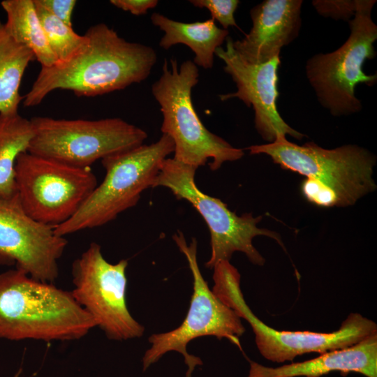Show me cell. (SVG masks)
Returning <instances> with one entry per match:
<instances>
[{
	"label": "cell",
	"mask_w": 377,
	"mask_h": 377,
	"mask_svg": "<svg viewBox=\"0 0 377 377\" xmlns=\"http://www.w3.org/2000/svg\"><path fill=\"white\" fill-rule=\"evenodd\" d=\"M110 3L134 15H142L146 14L149 9L155 8L158 1L157 0H110Z\"/></svg>",
	"instance_id": "obj_25"
},
{
	"label": "cell",
	"mask_w": 377,
	"mask_h": 377,
	"mask_svg": "<svg viewBox=\"0 0 377 377\" xmlns=\"http://www.w3.org/2000/svg\"><path fill=\"white\" fill-rule=\"evenodd\" d=\"M311 3L323 17L348 22L355 13L358 0H314Z\"/></svg>",
	"instance_id": "obj_23"
},
{
	"label": "cell",
	"mask_w": 377,
	"mask_h": 377,
	"mask_svg": "<svg viewBox=\"0 0 377 377\" xmlns=\"http://www.w3.org/2000/svg\"><path fill=\"white\" fill-rule=\"evenodd\" d=\"M226 49L218 47L215 55L223 61V70L232 77L237 91L221 94L220 99L227 101L237 98L248 107H252L255 127L268 143L286 135L301 140L304 135L290 127L277 110L279 55L265 63L251 64L235 50L233 40L230 36L226 38Z\"/></svg>",
	"instance_id": "obj_14"
},
{
	"label": "cell",
	"mask_w": 377,
	"mask_h": 377,
	"mask_svg": "<svg viewBox=\"0 0 377 377\" xmlns=\"http://www.w3.org/2000/svg\"><path fill=\"white\" fill-rule=\"evenodd\" d=\"M246 149L251 154H266L281 168L327 187L337 195L339 207L353 205L376 188L372 177L376 156L356 145L329 149L313 142L299 145L281 136L272 143Z\"/></svg>",
	"instance_id": "obj_7"
},
{
	"label": "cell",
	"mask_w": 377,
	"mask_h": 377,
	"mask_svg": "<svg viewBox=\"0 0 377 377\" xmlns=\"http://www.w3.org/2000/svg\"><path fill=\"white\" fill-rule=\"evenodd\" d=\"M197 169L173 158H165L151 188H168L179 200L188 201L202 216L210 233V258L205 264L209 269L221 261H230L236 251L244 253L251 263L262 266L265 258L254 247L253 239L264 235L276 240L285 249L280 235L265 228H259L262 216L251 213L238 216L220 199L202 192L195 182Z\"/></svg>",
	"instance_id": "obj_8"
},
{
	"label": "cell",
	"mask_w": 377,
	"mask_h": 377,
	"mask_svg": "<svg viewBox=\"0 0 377 377\" xmlns=\"http://www.w3.org/2000/svg\"><path fill=\"white\" fill-rule=\"evenodd\" d=\"M195 7L207 9L212 19L217 21L223 29L229 27H238L235 19V13L239 4L238 0H190Z\"/></svg>",
	"instance_id": "obj_22"
},
{
	"label": "cell",
	"mask_w": 377,
	"mask_h": 377,
	"mask_svg": "<svg viewBox=\"0 0 377 377\" xmlns=\"http://www.w3.org/2000/svg\"><path fill=\"white\" fill-rule=\"evenodd\" d=\"M53 15L72 27V13L76 5L75 0H37Z\"/></svg>",
	"instance_id": "obj_24"
},
{
	"label": "cell",
	"mask_w": 377,
	"mask_h": 377,
	"mask_svg": "<svg viewBox=\"0 0 377 377\" xmlns=\"http://www.w3.org/2000/svg\"><path fill=\"white\" fill-rule=\"evenodd\" d=\"M333 371L377 377V332L358 343L304 362L268 367L250 361L248 377H321Z\"/></svg>",
	"instance_id": "obj_16"
},
{
	"label": "cell",
	"mask_w": 377,
	"mask_h": 377,
	"mask_svg": "<svg viewBox=\"0 0 377 377\" xmlns=\"http://www.w3.org/2000/svg\"><path fill=\"white\" fill-rule=\"evenodd\" d=\"M174 149L172 138L162 134L156 142L142 144L103 158L104 179L70 219L54 228L55 233L65 237L102 226L136 205L142 193L151 188L163 161Z\"/></svg>",
	"instance_id": "obj_4"
},
{
	"label": "cell",
	"mask_w": 377,
	"mask_h": 377,
	"mask_svg": "<svg viewBox=\"0 0 377 377\" xmlns=\"http://www.w3.org/2000/svg\"><path fill=\"white\" fill-rule=\"evenodd\" d=\"M1 6L6 14L8 33L27 47L41 67H50L58 60L50 47L36 10L34 0H4Z\"/></svg>",
	"instance_id": "obj_19"
},
{
	"label": "cell",
	"mask_w": 377,
	"mask_h": 377,
	"mask_svg": "<svg viewBox=\"0 0 377 377\" xmlns=\"http://www.w3.org/2000/svg\"><path fill=\"white\" fill-rule=\"evenodd\" d=\"M15 182L24 212L54 228L70 219L98 185L91 167H74L28 151L17 158Z\"/></svg>",
	"instance_id": "obj_11"
},
{
	"label": "cell",
	"mask_w": 377,
	"mask_h": 377,
	"mask_svg": "<svg viewBox=\"0 0 377 377\" xmlns=\"http://www.w3.org/2000/svg\"><path fill=\"white\" fill-rule=\"evenodd\" d=\"M28 152L69 165L88 168L96 161L143 144L147 133L120 118L96 120L35 117Z\"/></svg>",
	"instance_id": "obj_10"
},
{
	"label": "cell",
	"mask_w": 377,
	"mask_h": 377,
	"mask_svg": "<svg viewBox=\"0 0 377 377\" xmlns=\"http://www.w3.org/2000/svg\"><path fill=\"white\" fill-rule=\"evenodd\" d=\"M67 244L53 227L31 219L17 194L0 199V265H14L35 279L54 283Z\"/></svg>",
	"instance_id": "obj_13"
},
{
	"label": "cell",
	"mask_w": 377,
	"mask_h": 377,
	"mask_svg": "<svg viewBox=\"0 0 377 377\" xmlns=\"http://www.w3.org/2000/svg\"><path fill=\"white\" fill-rule=\"evenodd\" d=\"M34 3L47 43L58 61L68 60L86 45L88 38L85 34H77L72 27L53 15L37 0H34Z\"/></svg>",
	"instance_id": "obj_21"
},
{
	"label": "cell",
	"mask_w": 377,
	"mask_h": 377,
	"mask_svg": "<svg viewBox=\"0 0 377 377\" xmlns=\"http://www.w3.org/2000/svg\"><path fill=\"white\" fill-rule=\"evenodd\" d=\"M84 34L86 45L71 59L41 67L24 96V106L39 105L57 89L87 97L124 89L146 80L156 63L154 48L126 40L104 23L92 25Z\"/></svg>",
	"instance_id": "obj_1"
},
{
	"label": "cell",
	"mask_w": 377,
	"mask_h": 377,
	"mask_svg": "<svg viewBox=\"0 0 377 377\" xmlns=\"http://www.w3.org/2000/svg\"><path fill=\"white\" fill-rule=\"evenodd\" d=\"M179 251L185 256L193 276V294L186 316L182 324L170 331L153 334L151 344L142 357V369L146 371L170 351L179 353L187 366L185 377H191L197 366L202 365L198 357L188 353L186 347L192 340L205 336L223 338L241 348L239 337L245 332L241 318L223 303L209 289L203 278L197 260V240L187 244L182 232L172 236Z\"/></svg>",
	"instance_id": "obj_9"
},
{
	"label": "cell",
	"mask_w": 377,
	"mask_h": 377,
	"mask_svg": "<svg viewBox=\"0 0 377 377\" xmlns=\"http://www.w3.org/2000/svg\"><path fill=\"white\" fill-rule=\"evenodd\" d=\"M375 0H358L353 17L348 21L350 35L334 52L318 53L306 64V75L320 105L335 117L357 113L361 101L355 95L358 84L374 86L377 75L363 71L366 60L376 55L374 43L377 26L371 18Z\"/></svg>",
	"instance_id": "obj_6"
},
{
	"label": "cell",
	"mask_w": 377,
	"mask_h": 377,
	"mask_svg": "<svg viewBox=\"0 0 377 377\" xmlns=\"http://www.w3.org/2000/svg\"><path fill=\"white\" fill-rule=\"evenodd\" d=\"M162 74L151 86V93L163 114L162 134L174 142L173 158L198 169L208 163L212 171L228 161L242 158L243 149L232 147L209 131L201 121L191 98L193 88L198 83V66L191 60L178 68L175 58L166 59Z\"/></svg>",
	"instance_id": "obj_3"
},
{
	"label": "cell",
	"mask_w": 377,
	"mask_h": 377,
	"mask_svg": "<svg viewBox=\"0 0 377 377\" xmlns=\"http://www.w3.org/2000/svg\"><path fill=\"white\" fill-rule=\"evenodd\" d=\"M33 135L30 119L19 112L0 114V199L17 194L16 162L21 154L28 151Z\"/></svg>",
	"instance_id": "obj_20"
},
{
	"label": "cell",
	"mask_w": 377,
	"mask_h": 377,
	"mask_svg": "<svg viewBox=\"0 0 377 377\" xmlns=\"http://www.w3.org/2000/svg\"><path fill=\"white\" fill-rule=\"evenodd\" d=\"M212 292L251 327L260 353L267 360L282 363L309 353L320 354L351 346L377 332V325L358 313H350L336 331L329 333L284 331L259 319L247 305L240 287L241 276L230 261L214 268Z\"/></svg>",
	"instance_id": "obj_5"
},
{
	"label": "cell",
	"mask_w": 377,
	"mask_h": 377,
	"mask_svg": "<svg viewBox=\"0 0 377 377\" xmlns=\"http://www.w3.org/2000/svg\"><path fill=\"white\" fill-rule=\"evenodd\" d=\"M34 53L18 43L0 21V114L18 113L24 96L20 94L23 75Z\"/></svg>",
	"instance_id": "obj_18"
},
{
	"label": "cell",
	"mask_w": 377,
	"mask_h": 377,
	"mask_svg": "<svg viewBox=\"0 0 377 377\" xmlns=\"http://www.w3.org/2000/svg\"><path fill=\"white\" fill-rule=\"evenodd\" d=\"M151 21L164 33L159 42L161 47L168 50L176 44L186 45L195 54L193 62L205 69L212 68L215 51L229 34L227 29L218 27L212 18L185 23L154 13Z\"/></svg>",
	"instance_id": "obj_17"
},
{
	"label": "cell",
	"mask_w": 377,
	"mask_h": 377,
	"mask_svg": "<svg viewBox=\"0 0 377 377\" xmlns=\"http://www.w3.org/2000/svg\"><path fill=\"white\" fill-rule=\"evenodd\" d=\"M128 264L125 259L115 264L108 262L96 242L72 264L73 297L111 340L135 339L145 332L126 303Z\"/></svg>",
	"instance_id": "obj_12"
},
{
	"label": "cell",
	"mask_w": 377,
	"mask_h": 377,
	"mask_svg": "<svg viewBox=\"0 0 377 377\" xmlns=\"http://www.w3.org/2000/svg\"><path fill=\"white\" fill-rule=\"evenodd\" d=\"M302 0H265L250 10L252 27L242 39L232 42L235 50L249 63L267 62L298 36Z\"/></svg>",
	"instance_id": "obj_15"
},
{
	"label": "cell",
	"mask_w": 377,
	"mask_h": 377,
	"mask_svg": "<svg viewBox=\"0 0 377 377\" xmlns=\"http://www.w3.org/2000/svg\"><path fill=\"white\" fill-rule=\"evenodd\" d=\"M95 327L71 291L16 268L0 274V339L73 341Z\"/></svg>",
	"instance_id": "obj_2"
},
{
	"label": "cell",
	"mask_w": 377,
	"mask_h": 377,
	"mask_svg": "<svg viewBox=\"0 0 377 377\" xmlns=\"http://www.w3.org/2000/svg\"><path fill=\"white\" fill-rule=\"evenodd\" d=\"M22 373V369H20L14 375L13 377H20V374Z\"/></svg>",
	"instance_id": "obj_26"
}]
</instances>
